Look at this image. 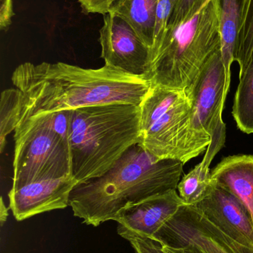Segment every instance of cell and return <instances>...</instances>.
<instances>
[{
    "instance_id": "cell-23",
    "label": "cell",
    "mask_w": 253,
    "mask_h": 253,
    "mask_svg": "<svg viewBox=\"0 0 253 253\" xmlns=\"http://www.w3.org/2000/svg\"><path fill=\"white\" fill-rule=\"evenodd\" d=\"M85 13L106 14L114 0H78Z\"/></svg>"
},
{
    "instance_id": "cell-10",
    "label": "cell",
    "mask_w": 253,
    "mask_h": 253,
    "mask_svg": "<svg viewBox=\"0 0 253 253\" xmlns=\"http://www.w3.org/2000/svg\"><path fill=\"white\" fill-rule=\"evenodd\" d=\"M78 181L73 177L30 183L8 193L9 208L18 221L69 206L71 191Z\"/></svg>"
},
{
    "instance_id": "cell-5",
    "label": "cell",
    "mask_w": 253,
    "mask_h": 253,
    "mask_svg": "<svg viewBox=\"0 0 253 253\" xmlns=\"http://www.w3.org/2000/svg\"><path fill=\"white\" fill-rule=\"evenodd\" d=\"M139 106L138 144L152 156L185 165L207 150L209 144L192 127L191 102L185 92L152 86Z\"/></svg>"
},
{
    "instance_id": "cell-14",
    "label": "cell",
    "mask_w": 253,
    "mask_h": 253,
    "mask_svg": "<svg viewBox=\"0 0 253 253\" xmlns=\"http://www.w3.org/2000/svg\"><path fill=\"white\" fill-rule=\"evenodd\" d=\"M157 5V0H114L108 13L126 19L151 50L154 44Z\"/></svg>"
},
{
    "instance_id": "cell-1",
    "label": "cell",
    "mask_w": 253,
    "mask_h": 253,
    "mask_svg": "<svg viewBox=\"0 0 253 253\" xmlns=\"http://www.w3.org/2000/svg\"><path fill=\"white\" fill-rule=\"evenodd\" d=\"M11 81L26 98L21 121L40 113L123 103L141 105L152 84L108 65L98 69L64 62H25L13 71ZM19 122V123H20Z\"/></svg>"
},
{
    "instance_id": "cell-9",
    "label": "cell",
    "mask_w": 253,
    "mask_h": 253,
    "mask_svg": "<svg viewBox=\"0 0 253 253\" xmlns=\"http://www.w3.org/2000/svg\"><path fill=\"white\" fill-rule=\"evenodd\" d=\"M99 40L105 65L146 78L151 50L126 19L114 13L104 15Z\"/></svg>"
},
{
    "instance_id": "cell-2",
    "label": "cell",
    "mask_w": 253,
    "mask_h": 253,
    "mask_svg": "<svg viewBox=\"0 0 253 253\" xmlns=\"http://www.w3.org/2000/svg\"><path fill=\"white\" fill-rule=\"evenodd\" d=\"M184 163L159 159L134 144L106 172L78 183L69 198L74 216L98 227L149 198L178 189Z\"/></svg>"
},
{
    "instance_id": "cell-19",
    "label": "cell",
    "mask_w": 253,
    "mask_h": 253,
    "mask_svg": "<svg viewBox=\"0 0 253 253\" xmlns=\"http://www.w3.org/2000/svg\"><path fill=\"white\" fill-rule=\"evenodd\" d=\"M253 53V0H241L239 34L234 62L239 65V77L245 72Z\"/></svg>"
},
{
    "instance_id": "cell-12",
    "label": "cell",
    "mask_w": 253,
    "mask_h": 253,
    "mask_svg": "<svg viewBox=\"0 0 253 253\" xmlns=\"http://www.w3.org/2000/svg\"><path fill=\"white\" fill-rule=\"evenodd\" d=\"M196 207L229 237L253 249L252 218L245 205L233 193L217 184L212 193Z\"/></svg>"
},
{
    "instance_id": "cell-15",
    "label": "cell",
    "mask_w": 253,
    "mask_h": 253,
    "mask_svg": "<svg viewBox=\"0 0 253 253\" xmlns=\"http://www.w3.org/2000/svg\"><path fill=\"white\" fill-rule=\"evenodd\" d=\"M240 16L239 0H221L220 7V36L221 52L225 71L224 96L227 99L231 83V66L234 62Z\"/></svg>"
},
{
    "instance_id": "cell-24",
    "label": "cell",
    "mask_w": 253,
    "mask_h": 253,
    "mask_svg": "<svg viewBox=\"0 0 253 253\" xmlns=\"http://www.w3.org/2000/svg\"><path fill=\"white\" fill-rule=\"evenodd\" d=\"M13 0H0V29L6 31L11 25L13 17Z\"/></svg>"
},
{
    "instance_id": "cell-21",
    "label": "cell",
    "mask_w": 253,
    "mask_h": 253,
    "mask_svg": "<svg viewBox=\"0 0 253 253\" xmlns=\"http://www.w3.org/2000/svg\"><path fill=\"white\" fill-rule=\"evenodd\" d=\"M126 239L130 242L136 253H168L158 242L149 238L130 236Z\"/></svg>"
},
{
    "instance_id": "cell-7",
    "label": "cell",
    "mask_w": 253,
    "mask_h": 253,
    "mask_svg": "<svg viewBox=\"0 0 253 253\" xmlns=\"http://www.w3.org/2000/svg\"><path fill=\"white\" fill-rule=\"evenodd\" d=\"M224 88L225 71L219 49L206 61L187 95L191 102L192 127L199 138L209 144L203 159L210 165L225 143Z\"/></svg>"
},
{
    "instance_id": "cell-18",
    "label": "cell",
    "mask_w": 253,
    "mask_h": 253,
    "mask_svg": "<svg viewBox=\"0 0 253 253\" xmlns=\"http://www.w3.org/2000/svg\"><path fill=\"white\" fill-rule=\"evenodd\" d=\"M24 93L18 88L3 90L0 99V152L3 153L5 147L6 138L14 132L22 117L25 107Z\"/></svg>"
},
{
    "instance_id": "cell-25",
    "label": "cell",
    "mask_w": 253,
    "mask_h": 253,
    "mask_svg": "<svg viewBox=\"0 0 253 253\" xmlns=\"http://www.w3.org/2000/svg\"><path fill=\"white\" fill-rule=\"evenodd\" d=\"M163 249L168 253H206L204 251L199 248L197 245L193 244H187L178 248H166L163 247Z\"/></svg>"
},
{
    "instance_id": "cell-11",
    "label": "cell",
    "mask_w": 253,
    "mask_h": 253,
    "mask_svg": "<svg viewBox=\"0 0 253 253\" xmlns=\"http://www.w3.org/2000/svg\"><path fill=\"white\" fill-rule=\"evenodd\" d=\"M184 203L176 190L149 198L116 215L117 233L121 237L136 236L152 239L162 226Z\"/></svg>"
},
{
    "instance_id": "cell-17",
    "label": "cell",
    "mask_w": 253,
    "mask_h": 253,
    "mask_svg": "<svg viewBox=\"0 0 253 253\" xmlns=\"http://www.w3.org/2000/svg\"><path fill=\"white\" fill-rule=\"evenodd\" d=\"M232 115L240 130L253 134V53L245 72L239 77Z\"/></svg>"
},
{
    "instance_id": "cell-20",
    "label": "cell",
    "mask_w": 253,
    "mask_h": 253,
    "mask_svg": "<svg viewBox=\"0 0 253 253\" xmlns=\"http://www.w3.org/2000/svg\"><path fill=\"white\" fill-rule=\"evenodd\" d=\"M175 3L176 0H157L154 44L152 48L150 56L158 48L164 38Z\"/></svg>"
},
{
    "instance_id": "cell-13",
    "label": "cell",
    "mask_w": 253,
    "mask_h": 253,
    "mask_svg": "<svg viewBox=\"0 0 253 253\" xmlns=\"http://www.w3.org/2000/svg\"><path fill=\"white\" fill-rule=\"evenodd\" d=\"M211 175L245 205L253 224V155L227 156L211 170Z\"/></svg>"
},
{
    "instance_id": "cell-4",
    "label": "cell",
    "mask_w": 253,
    "mask_h": 253,
    "mask_svg": "<svg viewBox=\"0 0 253 253\" xmlns=\"http://www.w3.org/2000/svg\"><path fill=\"white\" fill-rule=\"evenodd\" d=\"M220 7L221 0H199L185 20L168 27L150 56L146 79L152 86L189 94L206 61L221 49Z\"/></svg>"
},
{
    "instance_id": "cell-26",
    "label": "cell",
    "mask_w": 253,
    "mask_h": 253,
    "mask_svg": "<svg viewBox=\"0 0 253 253\" xmlns=\"http://www.w3.org/2000/svg\"><path fill=\"white\" fill-rule=\"evenodd\" d=\"M8 212H7V208L4 205V200L1 198V204H0V221H1V226H3L4 223L7 220Z\"/></svg>"
},
{
    "instance_id": "cell-3",
    "label": "cell",
    "mask_w": 253,
    "mask_h": 253,
    "mask_svg": "<svg viewBox=\"0 0 253 253\" xmlns=\"http://www.w3.org/2000/svg\"><path fill=\"white\" fill-rule=\"evenodd\" d=\"M141 135L138 105L115 103L72 110L69 131L72 175L78 183L101 176Z\"/></svg>"
},
{
    "instance_id": "cell-8",
    "label": "cell",
    "mask_w": 253,
    "mask_h": 253,
    "mask_svg": "<svg viewBox=\"0 0 253 253\" xmlns=\"http://www.w3.org/2000/svg\"><path fill=\"white\" fill-rule=\"evenodd\" d=\"M152 240L166 248L193 244L206 253H253V249L229 237L191 205H182Z\"/></svg>"
},
{
    "instance_id": "cell-16",
    "label": "cell",
    "mask_w": 253,
    "mask_h": 253,
    "mask_svg": "<svg viewBox=\"0 0 253 253\" xmlns=\"http://www.w3.org/2000/svg\"><path fill=\"white\" fill-rule=\"evenodd\" d=\"M209 166L202 160L181 178L177 190L184 205L196 206L213 191L217 183L212 178Z\"/></svg>"
},
{
    "instance_id": "cell-6",
    "label": "cell",
    "mask_w": 253,
    "mask_h": 253,
    "mask_svg": "<svg viewBox=\"0 0 253 253\" xmlns=\"http://www.w3.org/2000/svg\"><path fill=\"white\" fill-rule=\"evenodd\" d=\"M12 189L72 175L69 139L56 132L50 113L22 120L14 131Z\"/></svg>"
},
{
    "instance_id": "cell-22",
    "label": "cell",
    "mask_w": 253,
    "mask_h": 253,
    "mask_svg": "<svg viewBox=\"0 0 253 253\" xmlns=\"http://www.w3.org/2000/svg\"><path fill=\"white\" fill-rule=\"evenodd\" d=\"M199 1V0H176L168 27L174 26L185 20L194 7L195 4Z\"/></svg>"
}]
</instances>
